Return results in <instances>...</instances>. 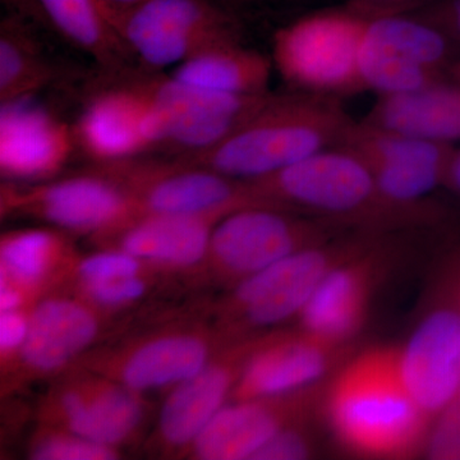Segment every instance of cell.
Here are the masks:
<instances>
[{"label":"cell","instance_id":"cell-1","mask_svg":"<svg viewBox=\"0 0 460 460\" xmlns=\"http://www.w3.org/2000/svg\"><path fill=\"white\" fill-rule=\"evenodd\" d=\"M323 410L335 441L366 459L425 453L434 419L405 385L399 347H374L347 359L326 385Z\"/></svg>","mask_w":460,"mask_h":460},{"label":"cell","instance_id":"cell-2","mask_svg":"<svg viewBox=\"0 0 460 460\" xmlns=\"http://www.w3.org/2000/svg\"><path fill=\"white\" fill-rule=\"evenodd\" d=\"M256 195L277 208L341 224L350 229L387 230L438 222L431 202L404 205L380 190L358 157L330 147L292 166L246 181Z\"/></svg>","mask_w":460,"mask_h":460},{"label":"cell","instance_id":"cell-3","mask_svg":"<svg viewBox=\"0 0 460 460\" xmlns=\"http://www.w3.org/2000/svg\"><path fill=\"white\" fill-rule=\"evenodd\" d=\"M352 120L334 96L272 95L219 144L180 157L234 180H259L337 147Z\"/></svg>","mask_w":460,"mask_h":460},{"label":"cell","instance_id":"cell-4","mask_svg":"<svg viewBox=\"0 0 460 460\" xmlns=\"http://www.w3.org/2000/svg\"><path fill=\"white\" fill-rule=\"evenodd\" d=\"M383 233H344L251 275L230 288L229 295L220 301L215 313V326L224 337L234 341L263 334L293 317L298 319L323 277L339 263L366 250Z\"/></svg>","mask_w":460,"mask_h":460},{"label":"cell","instance_id":"cell-5","mask_svg":"<svg viewBox=\"0 0 460 460\" xmlns=\"http://www.w3.org/2000/svg\"><path fill=\"white\" fill-rule=\"evenodd\" d=\"M350 228L272 206H250L215 226L204 271L233 288L286 257L320 246Z\"/></svg>","mask_w":460,"mask_h":460},{"label":"cell","instance_id":"cell-6","mask_svg":"<svg viewBox=\"0 0 460 460\" xmlns=\"http://www.w3.org/2000/svg\"><path fill=\"white\" fill-rule=\"evenodd\" d=\"M366 20L348 5L299 18L275 33L272 65L299 93L335 98L361 91Z\"/></svg>","mask_w":460,"mask_h":460},{"label":"cell","instance_id":"cell-7","mask_svg":"<svg viewBox=\"0 0 460 460\" xmlns=\"http://www.w3.org/2000/svg\"><path fill=\"white\" fill-rule=\"evenodd\" d=\"M108 17L132 57L148 68L177 66L241 41L238 21L219 0H144Z\"/></svg>","mask_w":460,"mask_h":460},{"label":"cell","instance_id":"cell-8","mask_svg":"<svg viewBox=\"0 0 460 460\" xmlns=\"http://www.w3.org/2000/svg\"><path fill=\"white\" fill-rule=\"evenodd\" d=\"M117 181L141 214L226 215L250 206H277L260 199L246 181L226 177L178 157L174 162L140 156L96 164Z\"/></svg>","mask_w":460,"mask_h":460},{"label":"cell","instance_id":"cell-9","mask_svg":"<svg viewBox=\"0 0 460 460\" xmlns=\"http://www.w3.org/2000/svg\"><path fill=\"white\" fill-rule=\"evenodd\" d=\"M366 17L359 56L363 90L378 96L410 93L445 80L458 65L449 36L420 14Z\"/></svg>","mask_w":460,"mask_h":460},{"label":"cell","instance_id":"cell-10","mask_svg":"<svg viewBox=\"0 0 460 460\" xmlns=\"http://www.w3.org/2000/svg\"><path fill=\"white\" fill-rule=\"evenodd\" d=\"M228 341L215 325H174L93 350L75 367L145 394L172 389L198 374Z\"/></svg>","mask_w":460,"mask_h":460},{"label":"cell","instance_id":"cell-11","mask_svg":"<svg viewBox=\"0 0 460 460\" xmlns=\"http://www.w3.org/2000/svg\"><path fill=\"white\" fill-rule=\"evenodd\" d=\"M3 215L44 220L56 228L107 237L137 215L126 190L102 172L29 186L5 184L0 195Z\"/></svg>","mask_w":460,"mask_h":460},{"label":"cell","instance_id":"cell-12","mask_svg":"<svg viewBox=\"0 0 460 460\" xmlns=\"http://www.w3.org/2000/svg\"><path fill=\"white\" fill-rule=\"evenodd\" d=\"M155 105L162 146L178 156L199 153L238 129L274 93L229 95L184 84L172 75L133 81Z\"/></svg>","mask_w":460,"mask_h":460},{"label":"cell","instance_id":"cell-13","mask_svg":"<svg viewBox=\"0 0 460 460\" xmlns=\"http://www.w3.org/2000/svg\"><path fill=\"white\" fill-rule=\"evenodd\" d=\"M146 414L144 394L78 368L45 396L39 417L44 425L119 449L138 434Z\"/></svg>","mask_w":460,"mask_h":460},{"label":"cell","instance_id":"cell-14","mask_svg":"<svg viewBox=\"0 0 460 460\" xmlns=\"http://www.w3.org/2000/svg\"><path fill=\"white\" fill-rule=\"evenodd\" d=\"M337 147L358 157L387 198L420 205L429 202L432 190L444 186L454 146L353 119Z\"/></svg>","mask_w":460,"mask_h":460},{"label":"cell","instance_id":"cell-15","mask_svg":"<svg viewBox=\"0 0 460 460\" xmlns=\"http://www.w3.org/2000/svg\"><path fill=\"white\" fill-rule=\"evenodd\" d=\"M263 334L223 345L202 370L172 387L160 410L151 447L164 456H184L202 429L228 404L244 366Z\"/></svg>","mask_w":460,"mask_h":460},{"label":"cell","instance_id":"cell-16","mask_svg":"<svg viewBox=\"0 0 460 460\" xmlns=\"http://www.w3.org/2000/svg\"><path fill=\"white\" fill-rule=\"evenodd\" d=\"M325 383L250 401H232L217 411L184 456L199 460L253 459L280 432L310 422L323 402Z\"/></svg>","mask_w":460,"mask_h":460},{"label":"cell","instance_id":"cell-17","mask_svg":"<svg viewBox=\"0 0 460 460\" xmlns=\"http://www.w3.org/2000/svg\"><path fill=\"white\" fill-rule=\"evenodd\" d=\"M104 314L75 295L40 299L33 305L25 344L5 384L16 387L77 365L102 335Z\"/></svg>","mask_w":460,"mask_h":460},{"label":"cell","instance_id":"cell-18","mask_svg":"<svg viewBox=\"0 0 460 460\" xmlns=\"http://www.w3.org/2000/svg\"><path fill=\"white\" fill-rule=\"evenodd\" d=\"M350 344L326 341L299 328L268 332L248 358L232 401L286 394L323 383L349 356Z\"/></svg>","mask_w":460,"mask_h":460},{"label":"cell","instance_id":"cell-19","mask_svg":"<svg viewBox=\"0 0 460 460\" xmlns=\"http://www.w3.org/2000/svg\"><path fill=\"white\" fill-rule=\"evenodd\" d=\"M405 385L420 408L436 419L460 392V302L436 305L399 347Z\"/></svg>","mask_w":460,"mask_h":460},{"label":"cell","instance_id":"cell-20","mask_svg":"<svg viewBox=\"0 0 460 460\" xmlns=\"http://www.w3.org/2000/svg\"><path fill=\"white\" fill-rule=\"evenodd\" d=\"M75 137L96 164L133 159L159 150V114L140 87L127 83L90 100L75 126Z\"/></svg>","mask_w":460,"mask_h":460},{"label":"cell","instance_id":"cell-21","mask_svg":"<svg viewBox=\"0 0 460 460\" xmlns=\"http://www.w3.org/2000/svg\"><path fill=\"white\" fill-rule=\"evenodd\" d=\"M383 234L323 277L299 314V328L334 343H352L367 320L385 257Z\"/></svg>","mask_w":460,"mask_h":460},{"label":"cell","instance_id":"cell-22","mask_svg":"<svg viewBox=\"0 0 460 460\" xmlns=\"http://www.w3.org/2000/svg\"><path fill=\"white\" fill-rule=\"evenodd\" d=\"M75 145L68 124L30 99L2 104L0 172L5 180H50L65 168Z\"/></svg>","mask_w":460,"mask_h":460},{"label":"cell","instance_id":"cell-23","mask_svg":"<svg viewBox=\"0 0 460 460\" xmlns=\"http://www.w3.org/2000/svg\"><path fill=\"white\" fill-rule=\"evenodd\" d=\"M220 214L136 215L98 243L131 253L157 272L204 271Z\"/></svg>","mask_w":460,"mask_h":460},{"label":"cell","instance_id":"cell-24","mask_svg":"<svg viewBox=\"0 0 460 460\" xmlns=\"http://www.w3.org/2000/svg\"><path fill=\"white\" fill-rule=\"evenodd\" d=\"M80 255L57 229L11 230L0 239V279L25 289L36 301L74 277Z\"/></svg>","mask_w":460,"mask_h":460},{"label":"cell","instance_id":"cell-25","mask_svg":"<svg viewBox=\"0 0 460 460\" xmlns=\"http://www.w3.org/2000/svg\"><path fill=\"white\" fill-rule=\"evenodd\" d=\"M365 120L454 146L460 142V83L443 80L410 93L380 95Z\"/></svg>","mask_w":460,"mask_h":460},{"label":"cell","instance_id":"cell-26","mask_svg":"<svg viewBox=\"0 0 460 460\" xmlns=\"http://www.w3.org/2000/svg\"><path fill=\"white\" fill-rule=\"evenodd\" d=\"M272 60L241 42L219 45L175 66L172 78L198 89L255 96L268 93Z\"/></svg>","mask_w":460,"mask_h":460},{"label":"cell","instance_id":"cell-27","mask_svg":"<svg viewBox=\"0 0 460 460\" xmlns=\"http://www.w3.org/2000/svg\"><path fill=\"white\" fill-rule=\"evenodd\" d=\"M60 35L108 68L128 65L132 54L99 0H33Z\"/></svg>","mask_w":460,"mask_h":460},{"label":"cell","instance_id":"cell-28","mask_svg":"<svg viewBox=\"0 0 460 460\" xmlns=\"http://www.w3.org/2000/svg\"><path fill=\"white\" fill-rule=\"evenodd\" d=\"M57 71L20 17L0 26V102L31 99L53 83Z\"/></svg>","mask_w":460,"mask_h":460},{"label":"cell","instance_id":"cell-29","mask_svg":"<svg viewBox=\"0 0 460 460\" xmlns=\"http://www.w3.org/2000/svg\"><path fill=\"white\" fill-rule=\"evenodd\" d=\"M33 436L29 456L36 460H113L119 458L118 447L95 443L66 429L44 425Z\"/></svg>","mask_w":460,"mask_h":460},{"label":"cell","instance_id":"cell-30","mask_svg":"<svg viewBox=\"0 0 460 460\" xmlns=\"http://www.w3.org/2000/svg\"><path fill=\"white\" fill-rule=\"evenodd\" d=\"M154 274L155 272L111 280L75 281V295L105 313L120 310L148 295Z\"/></svg>","mask_w":460,"mask_h":460},{"label":"cell","instance_id":"cell-31","mask_svg":"<svg viewBox=\"0 0 460 460\" xmlns=\"http://www.w3.org/2000/svg\"><path fill=\"white\" fill-rule=\"evenodd\" d=\"M157 272L140 259L117 248L80 256L71 281H102Z\"/></svg>","mask_w":460,"mask_h":460},{"label":"cell","instance_id":"cell-32","mask_svg":"<svg viewBox=\"0 0 460 460\" xmlns=\"http://www.w3.org/2000/svg\"><path fill=\"white\" fill-rule=\"evenodd\" d=\"M425 454L429 459L460 460V393L436 417Z\"/></svg>","mask_w":460,"mask_h":460},{"label":"cell","instance_id":"cell-33","mask_svg":"<svg viewBox=\"0 0 460 460\" xmlns=\"http://www.w3.org/2000/svg\"><path fill=\"white\" fill-rule=\"evenodd\" d=\"M32 308L0 313V362L3 376L7 377L16 366L29 332Z\"/></svg>","mask_w":460,"mask_h":460},{"label":"cell","instance_id":"cell-34","mask_svg":"<svg viewBox=\"0 0 460 460\" xmlns=\"http://www.w3.org/2000/svg\"><path fill=\"white\" fill-rule=\"evenodd\" d=\"M314 438L305 422L272 438L252 460H304L314 456Z\"/></svg>","mask_w":460,"mask_h":460},{"label":"cell","instance_id":"cell-35","mask_svg":"<svg viewBox=\"0 0 460 460\" xmlns=\"http://www.w3.org/2000/svg\"><path fill=\"white\" fill-rule=\"evenodd\" d=\"M410 12L420 14L443 30L460 49V0H425Z\"/></svg>","mask_w":460,"mask_h":460},{"label":"cell","instance_id":"cell-36","mask_svg":"<svg viewBox=\"0 0 460 460\" xmlns=\"http://www.w3.org/2000/svg\"><path fill=\"white\" fill-rule=\"evenodd\" d=\"M420 3L422 0H349L348 7L365 16H378V14L410 12Z\"/></svg>","mask_w":460,"mask_h":460},{"label":"cell","instance_id":"cell-37","mask_svg":"<svg viewBox=\"0 0 460 460\" xmlns=\"http://www.w3.org/2000/svg\"><path fill=\"white\" fill-rule=\"evenodd\" d=\"M444 187L452 190L460 199V147H453L445 174Z\"/></svg>","mask_w":460,"mask_h":460},{"label":"cell","instance_id":"cell-38","mask_svg":"<svg viewBox=\"0 0 460 460\" xmlns=\"http://www.w3.org/2000/svg\"><path fill=\"white\" fill-rule=\"evenodd\" d=\"M9 7L13 8L21 16H39L41 17L40 12L36 7L33 0H3Z\"/></svg>","mask_w":460,"mask_h":460},{"label":"cell","instance_id":"cell-39","mask_svg":"<svg viewBox=\"0 0 460 460\" xmlns=\"http://www.w3.org/2000/svg\"><path fill=\"white\" fill-rule=\"evenodd\" d=\"M99 2L104 5L108 13V12L124 11V9L136 7L144 0H99Z\"/></svg>","mask_w":460,"mask_h":460},{"label":"cell","instance_id":"cell-40","mask_svg":"<svg viewBox=\"0 0 460 460\" xmlns=\"http://www.w3.org/2000/svg\"><path fill=\"white\" fill-rule=\"evenodd\" d=\"M453 74L454 75H456V81H459L460 83V62L458 63V65L454 66Z\"/></svg>","mask_w":460,"mask_h":460},{"label":"cell","instance_id":"cell-41","mask_svg":"<svg viewBox=\"0 0 460 460\" xmlns=\"http://www.w3.org/2000/svg\"><path fill=\"white\" fill-rule=\"evenodd\" d=\"M454 287H456V296H458V299L460 302V274H459V277L456 278V284H454Z\"/></svg>","mask_w":460,"mask_h":460},{"label":"cell","instance_id":"cell-42","mask_svg":"<svg viewBox=\"0 0 460 460\" xmlns=\"http://www.w3.org/2000/svg\"><path fill=\"white\" fill-rule=\"evenodd\" d=\"M219 2H224V0H219ZM226 2H237V3H241V2H248V0H226Z\"/></svg>","mask_w":460,"mask_h":460},{"label":"cell","instance_id":"cell-43","mask_svg":"<svg viewBox=\"0 0 460 460\" xmlns=\"http://www.w3.org/2000/svg\"><path fill=\"white\" fill-rule=\"evenodd\" d=\"M460 393V392H459Z\"/></svg>","mask_w":460,"mask_h":460}]
</instances>
